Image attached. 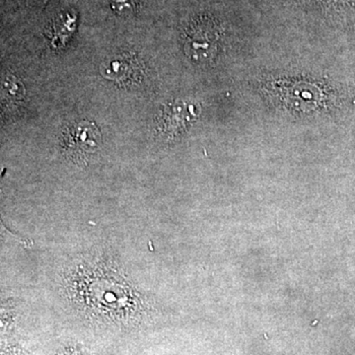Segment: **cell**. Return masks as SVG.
<instances>
[{
  "instance_id": "obj_2",
  "label": "cell",
  "mask_w": 355,
  "mask_h": 355,
  "mask_svg": "<svg viewBox=\"0 0 355 355\" xmlns=\"http://www.w3.org/2000/svg\"><path fill=\"white\" fill-rule=\"evenodd\" d=\"M101 132L94 123L81 121L67 128L64 133V148L74 160H87L99 149Z\"/></svg>"
},
{
  "instance_id": "obj_4",
  "label": "cell",
  "mask_w": 355,
  "mask_h": 355,
  "mask_svg": "<svg viewBox=\"0 0 355 355\" xmlns=\"http://www.w3.org/2000/svg\"><path fill=\"white\" fill-rule=\"evenodd\" d=\"M2 90H3L4 94H6V98L13 100V101H18V100L22 99L23 96L25 94L24 86L14 76L6 77Z\"/></svg>"
},
{
  "instance_id": "obj_5",
  "label": "cell",
  "mask_w": 355,
  "mask_h": 355,
  "mask_svg": "<svg viewBox=\"0 0 355 355\" xmlns=\"http://www.w3.org/2000/svg\"><path fill=\"white\" fill-rule=\"evenodd\" d=\"M164 114H167V116H173V118H177L178 107H175V108L171 109V111H169V109L166 110ZM186 121L187 120H184V119H179V120H178V123H179V125H184V121ZM176 121L177 120H175V119H172V123H173V125H177Z\"/></svg>"
},
{
  "instance_id": "obj_1",
  "label": "cell",
  "mask_w": 355,
  "mask_h": 355,
  "mask_svg": "<svg viewBox=\"0 0 355 355\" xmlns=\"http://www.w3.org/2000/svg\"><path fill=\"white\" fill-rule=\"evenodd\" d=\"M272 92L287 108L303 113L319 108L323 102L321 89L306 81L275 84Z\"/></svg>"
},
{
  "instance_id": "obj_3",
  "label": "cell",
  "mask_w": 355,
  "mask_h": 355,
  "mask_svg": "<svg viewBox=\"0 0 355 355\" xmlns=\"http://www.w3.org/2000/svg\"><path fill=\"white\" fill-rule=\"evenodd\" d=\"M101 73L119 84L137 83L141 73L139 60L130 53H118L101 65Z\"/></svg>"
}]
</instances>
